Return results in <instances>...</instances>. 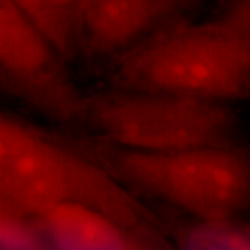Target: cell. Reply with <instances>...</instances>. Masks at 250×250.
<instances>
[{"instance_id":"obj_1","label":"cell","mask_w":250,"mask_h":250,"mask_svg":"<svg viewBox=\"0 0 250 250\" xmlns=\"http://www.w3.org/2000/svg\"><path fill=\"white\" fill-rule=\"evenodd\" d=\"M0 199L32 218L57 206L75 205L138 231L166 235L139 197L85 150L1 111Z\"/></svg>"},{"instance_id":"obj_2","label":"cell","mask_w":250,"mask_h":250,"mask_svg":"<svg viewBox=\"0 0 250 250\" xmlns=\"http://www.w3.org/2000/svg\"><path fill=\"white\" fill-rule=\"evenodd\" d=\"M117 88L250 102V35L220 18L179 22L114 59Z\"/></svg>"},{"instance_id":"obj_3","label":"cell","mask_w":250,"mask_h":250,"mask_svg":"<svg viewBox=\"0 0 250 250\" xmlns=\"http://www.w3.org/2000/svg\"><path fill=\"white\" fill-rule=\"evenodd\" d=\"M82 150L132 193L171 206L190 220L243 217L250 210V147L239 142L145 153L98 139L83 143Z\"/></svg>"},{"instance_id":"obj_4","label":"cell","mask_w":250,"mask_h":250,"mask_svg":"<svg viewBox=\"0 0 250 250\" xmlns=\"http://www.w3.org/2000/svg\"><path fill=\"white\" fill-rule=\"evenodd\" d=\"M81 124L102 142L145 153L236 143L241 134L229 104L117 86L85 96Z\"/></svg>"},{"instance_id":"obj_5","label":"cell","mask_w":250,"mask_h":250,"mask_svg":"<svg viewBox=\"0 0 250 250\" xmlns=\"http://www.w3.org/2000/svg\"><path fill=\"white\" fill-rule=\"evenodd\" d=\"M65 62L14 0H0V82L47 116L81 124L86 95Z\"/></svg>"},{"instance_id":"obj_6","label":"cell","mask_w":250,"mask_h":250,"mask_svg":"<svg viewBox=\"0 0 250 250\" xmlns=\"http://www.w3.org/2000/svg\"><path fill=\"white\" fill-rule=\"evenodd\" d=\"M193 0H82L80 53L92 57L124 54L179 24Z\"/></svg>"},{"instance_id":"obj_7","label":"cell","mask_w":250,"mask_h":250,"mask_svg":"<svg viewBox=\"0 0 250 250\" xmlns=\"http://www.w3.org/2000/svg\"><path fill=\"white\" fill-rule=\"evenodd\" d=\"M35 220L52 250H175L166 236L129 228L82 206H57Z\"/></svg>"},{"instance_id":"obj_8","label":"cell","mask_w":250,"mask_h":250,"mask_svg":"<svg viewBox=\"0 0 250 250\" xmlns=\"http://www.w3.org/2000/svg\"><path fill=\"white\" fill-rule=\"evenodd\" d=\"M62 59L80 53L82 0H14Z\"/></svg>"},{"instance_id":"obj_9","label":"cell","mask_w":250,"mask_h":250,"mask_svg":"<svg viewBox=\"0 0 250 250\" xmlns=\"http://www.w3.org/2000/svg\"><path fill=\"white\" fill-rule=\"evenodd\" d=\"M175 250H250V221L243 217L189 220L174 233Z\"/></svg>"},{"instance_id":"obj_10","label":"cell","mask_w":250,"mask_h":250,"mask_svg":"<svg viewBox=\"0 0 250 250\" xmlns=\"http://www.w3.org/2000/svg\"><path fill=\"white\" fill-rule=\"evenodd\" d=\"M0 250H52L35 218L0 199Z\"/></svg>"},{"instance_id":"obj_11","label":"cell","mask_w":250,"mask_h":250,"mask_svg":"<svg viewBox=\"0 0 250 250\" xmlns=\"http://www.w3.org/2000/svg\"><path fill=\"white\" fill-rule=\"evenodd\" d=\"M217 18L250 35V0H227Z\"/></svg>"}]
</instances>
